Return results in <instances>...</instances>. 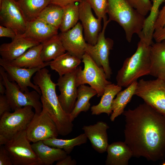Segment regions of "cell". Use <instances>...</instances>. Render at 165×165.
Returning a JSON list of instances; mask_svg holds the SVG:
<instances>
[{"instance_id":"cell-32","label":"cell","mask_w":165,"mask_h":165,"mask_svg":"<svg viewBox=\"0 0 165 165\" xmlns=\"http://www.w3.org/2000/svg\"><path fill=\"white\" fill-rule=\"evenodd\" d=\"M63 13L59 29L61 32H66L73 27L79 20V4H69L63 7Z\"/></svg>"},{"instance_id":"cell-1","label":"cell","mask_w":165,"mask_h":165,"mask_svg":"<svg viewBox=\"0 0 165 165\" xmlns=\"http://www.w3.org/2000/svg\"><path fill=\"white\" fill-rule=\"evenodd\" d=\"M124 142L133 156L156 162L165 158V116L146 103L122 114Z\"/></svg>"},{"instance_id":"cell-11","label":"cell","mask_w":165,"mask_h":165,"mask_svg":"<svg viewBox=\"0 0 165 165\" xmlns=\"http://www.w3.org/2000/svg\"><path fill=\"white\" fill-rule=\"evenodd\" d=\"M25 131L28 140L33 143L57 138L59 134L54 122L43 108L40 113H35Z\"/></svg>"},{"instance_id":"cell-23","label":"cell","mask_w":165,"mask_h":165,"mask_svg":"<svg viewBox=\"0 0 165 165\" xmlns=\"http://www.w3.org/2000/svg\"><path fill=\"white\" fill-rule=\"evenodd\" d=\"M31 146L42 165H52L68 155L64 150L49 146L42 141L33 143Z\"/></svg>"},{"instance_id":"cell-18","label":"cell","mask_w":165,"mask_h":165,"mask_svg":"<svg viewBox=\"0 0 165 165\" xmlns=\"http://www.w3.org/2000/svg\"><path fill=\"white\" fill-rule=\"evenodd\" d=\"M40 43L20 35H17L10 42L1 45V58L6 61H11L21 56L29 48Z\"/></svg>"},{"instance_id":"cell-13","label":"cell","mask_w":165,"mask_h":165,"mask_svg":"<svg viewBox=\"0 0 165 165\" xmlns=\"http://www.w3.org/2000/svg\"><path fill=\"white\" fill-rule=\"evenodd\" d=\"M76 75L77 69L72 72L59 76L56 83L60 92L58 96L59 102L63 110L69 115L74 107L77 96Z\"/></svg>"},{"instance_id":"cell-19","label":"cell","mask_w":165,"mask_h":165,"mask_svg":"<svg viewBox=\"0 0 165 165\" xmlns=\"http://www.w3.org/2000/svg\"><path fill=\"white\" fill-rule=\"evenodd\" d=\"M58 29L44 21L37 18L27 21L24 33L20 35L42 43L58 34Z\"/></svg>"},{"instance_id":"cell-38","label":"cell","mask_w":165,"mask_h":165,"mask_svg":"<svg viewBox=\"0 0 165 165\" xmlns=\"http://www.w3.org/2000/svg\"><path fill=\"white\" fill-rule=\"evenodd\" d=\"M164 3L158 13L154 25V30L158 28H165V2Z\"/></svg>"},{"instance_id":"cell-15","label":"cell","mask_w":165,"mask_h":165,"mask_svg":"<svg viewBox=\"0 0 165 165\" xmlns=\"http://www.w3.org/2000/svg\"><path fill=\"white\" fill-rule=\"evenodd\" d=\"M0 65L8 75L16 82L21 91H28V87H29L36 91L41 95L40 89L38 86L31 82V78L34 74L42 68H29L17 67L12 64L9 62L5 61L1 58Z\"/></svg>"},{"instance_id":"cell-36","label":"cell","mask_w":165,"mask_h":165,"mask_svg":"<svg viewBox=\"0 0 165 165\" xmlns=\"http://www.w3.org/2000/svg\"><path fill=\"white\" fill-rule=\"evenodd\" d=\"M12 110L11 105L5 94L0 95V116Z\"/></svg>"},{"instance_id":"cell-12","label":"cell","mask_w":165,"mask_h":165,"mask_svg":"<svg viewBox=\"0 0 165 165\" xmlns=\"http://www.w3.org/2000/svg\"><path fill=\"white\" fill-rule=\"evenodd\" d=\"M1 25L13 30L17 35L23 34L27 21L15 0H0Z\"/></svg>"},{"instance_id":"cell-5","label":"cell","mask_w":165,"mask_h":165,"mask_svg":"<svg viewBox=\"0 0 165 165\" xmlns=\"http://www.w3.org/2000/svg\"><path fill=\"white\" fill-rule=\"evenodd\" d=\"M33 108L25 106L0 117V145H4L19 132L26 130L35 114Z\"/></svg>"},{"instance_id":"cell-27","label":"cell","mask_w":165,"mask_h":165,"mask_svg":"<svg viewBox=\"0 0 165 165\" xmlns=\"http://www.w3.org/2000/svg\"><path fill=\"white\" fill-rule=\"evenodd\" d=\"M137 83V81L133 82L117 94L112 104V112L110 117L112 121H114L116 118L123 112L127 105L134 95Z\"/></svg>"},{"instance_id":"cell-43","label":"cell","mask_w":165,"mask_h":165,"mask_svg":"<svg viewBox=\"0 0 165 165\" xmlns=\"http://www.w3.org/2000/svg\"><path fill=\"white\" fill-rule=\"evenodd\" d=\"M6 90L2 78L0 77V93L1 94H4Z\"/></svg>"},{"instance_id":"cell-20","label":"cell","mask_w":165,"mask_h":165,"mask_svg":"<svg viewBox=\"0 0 165 165\" xmlns=\"http://www.w3.org/2000/svg\"><path fill=\"white\" fill-rule=\"evenodd\" d=\"M106 152V165H127L133 156L132 151L124 142H115L108 145Z\"/></svg>"},{"instance_id":"cell-4","label":"cell","mask_w":165,"mask_h":165,"mask_svg":"<svg viewBox=\"0 0 165 165\" xmlns=\"http://www.w3.org/2000/svg\"><path fill=\"white\" fill-rule=\"evenodd\" d=\"M107 1V13L108 19L116 22L122 28L127 40L130 42L133 35H138L142 30L146 18L132 7L126 0Z\"/></svg>"},{"instance_id":"cell-6","label":"cell","mask_w":165,"mask_h":165,"mask_svg":"<svg viewBox=\"0 0 165 165\" xmlns=\"http://www.w3.org/2000/svg\"><path fill=\"white\" fill-rule=\"evenodd\" d=\"M0 77L6 87L5 94L10 103L12 110H15L26 106H31L35 113H38L42 110L41 95L36 91L23 92L17 83L11 82L8 75L4 69L0 67Z\"/></svg>"},{"instance_id":"cell-44","label":"cell","mask_w":165,"mask_h":165,"mask_svg":"<svg viewBox=\"0 0 165 165\" xmlns=\"http://www.w3.org/2000/svg\"><path fill=\"white\" fill-rule=\"evenodd\" d=\"M16 0V1H17L18 0Z\"/></svg>"},{"instance_id":"cell-10","label":"cell","mask_w":165,"mask_h":165,"mask_svg":"<svg viewBox=\"0 0 165 165\" xmlns=\"http://www.w3.org/2000/svg\"><path fill=\"white\" fill-rule=\"evenodd\" d=\"M102 28L96 43L92 45L86 43L85 52L92 58L99 66L103 67L107 79H110L112 74L110 67L109 57L110 51L112 49L114 42L112 39L105 36L106 28L110 21L106 16L103 19Z\"/></svg>"},{"instance_id":"cell-16","label":"cell","mask_w":165,"mask_h":165,"mask_svg":"<svg viewBox=\"0 0 165 165\" xmlns=\"http://www.w3.org/2000/svg\"><path fill=\"white\" fill-rule=\"evenodd\" d=\"M81 23L78 22L69 30L59 34L66 51L81 60L85 53L86 43Z\"/></svg>"},{"instance_id":"cell-31","label":"cell","mask_w":165,"mask_h":165,"mask_svg":"<svg viewBox=\"0 0 165 165\" xmlns=\"http://www.w3.org/2000/svg\"><path fill=\"white\" fill-rule=\"evenodd\" d=\"M63 13V7L50 3L41 12L38 18L59 29Z\"/></svg>"},{"instance_id":"cell-7","label":"cell","mask_w":165,"mask_h":165,"mask_svg":"<svg viewBox=\"0 0 165 165\" xmlns=\"http://www.w3.org/2000/svg\"><path fill=\"white\" fill-rule=\"evenodd\" d=\"M82 61L83 69L81 66L77 68V86L87 84L96 91L98 97L102 96L105 86L112 82L107 80L103 67L98 66L86 53L83 55Z\"/></svg>"},{"instance_id":"cell-34","label":"cell","mask_w":165,"mask_h":165,"mask_svg":"<svg viewBox=\"0 0 165 165\" xmlns=\"http://www.w3.org/2000/svg\"><path fill=\"white\" fill-rule=\"evenodd\" d=\"M127 2L139 13L145 16L149 13L152 6L150 0H126Z\"/></svg>"},{"instance_id":"cell-22","label":"cell","mask_w":165,"mask_h":165,"mask_svg":"<svg viewBox=\"0 0 165 165\" xmlns=\"http://www.w3.org/2000/svg\"><path fill=\"white\" fill-rule=\"evenodd\" d=\"M150 56L151 66L149 75L165 79V40L151 45Z\"/></svg>"},{"instance_id":"cell-29","label":"cell","mask_w":165,"mask_h":165,"mask_svg":"<svg viewBox=\"0 0 165 165\" xmlns=\"http://www.w3.org/2000/svg\"><path fill=\"white\" fill-rule=\"evenodd\" d=\"M51 0H18L17 3L27 21L37 19Z\"/></svg>"},{"instance_id":"cell-17","label":"cell","mask_w":165,"mask_h":165,"mask_svg":"<svg viewBox=\"0 0 165 165\" xmlns=\"http://www.w3.org/2000/svg\"><path fill=\"white\" fill-rule=\"evenodd\" d=\"M109 128L106 123L98 121L94 125H84L82 128L92 147L99 153L106 151L109 145L107 130Z\"/></svg>"},{"instance_id":"cell-39","label":"cell","mask_w":165,"mask_h":165,"mask_svg":"<svg viewBox=\"0 0 165 165\" xmlns=\"http://www.w3.org/2000/svg\"><path fill=\"white\" fill-rule=\"evenodd\" d=\"M17 35L14 31L11 28L0 25V37H6L13 39Z\"/></svg>"},{"instance_id":"cell-8","label":"cell","mask_w":165,"mask_h":165,"mask_svg":"<svg viewBox=\"0 0 165 165\" xmlns=\"http://www.w3.org/2000/svg\"><path fill=\"white\" fill-rule=\"evenodd\" d=\"M28 140L25 130L20 131L4 145L13 165H42Z\"/></svg>"},{"instance_id":"cell-40","label":"cell","mask_w":165,"mask_h":165,"mask_svg":"<svg viewBox=\"0 0 165 165\" xmlns=\"http://www.w3.org/2000/svg\"><path fill=\"white\" fill-rule=\"evenodd\" d=\"M152 37L157 42L165 40V28L155 29L153 33Z\"/></svg>"},{"instance_id":"cell-14","label":"cell","mask_w":165,"mask_h":165,"mask_svg":"<svg viewBox=\"0 0 165 165\" xmlns=\"http://www.w3.org/2000/svg\"><path fill=\"white\" fill-rule=\"evenodd\" d=\"M79 20L83 28L85 39L87 43L95 45L102 30V19L95 17L87 0H82L79 2Z\"/></svg>"},{"instance_id":"cell-24","label":"cell","mask_w":165,"mask_h":165,"mask_svg":"<svg viewBox=\"0 0 165 165\" xmlns=\"http://www.w3.org/2000/svg\"><path fill=\"white\" fill-rule=\"evenodd\" d=\"M122 89L118 85L112 83L107 85L99 103L92 106L91 111L92 115H98L105 113L109 116L112 112V104L115 96Z\"/></svg>"},{"instance_id":"cell-28","label":"cell","mask_w":165,"mask_h":165,"mask_svg":"<svg viewBox=\"0 0 165 165\" xmlns=\"http://www.w3.org/2000/svg\"><path fill=\"white\" fill-rule=\"evenodd\" d=\"M41 43L42 48L41 56L44 62L53 61L66 52L58 34Z\"/></svg>"},{"instance_id":"cell-42","label":"cell","mask_w":165,"mask_h":165,"mask_svg":"<svg viewBox=\"0 0 165 165\" xmlns=\"http://www.w3.org/2000/svg\"><path fill=\"white\" fill-rule=\"evenodd\" d=\"M82 0H51V3L59 5L62 7L72 3L80 2Z\"/></svg>"},{"instance_id":"cell-21","label":"cell","mask_w":165,"mask_h":165,"mask_svg":"<svg viewBox=\"0 0 165 165\" xmlns=\"http://www.w3.org/2000/svg\"><path fill=\"white\" fill-rule=\"evenodd\" d=\"M42 48L40 43L29 48L21 56L9 62L13 65L23 68H45L49 66V62H45L42 60L41 56Z\"/></svg>"},{"instance_id":"cell-33","label":"cell","mask_w":165,"mask_h":165,"mask_svg":"<svg viewBox=\"0 0 165 165\" xmlns=\"http://www.w3.org/2000/svg\"><path fill=\"white\" fill-rule=\"evenodd\" d=\"M152 8L146 18L142 32L145 35L152 36L154 31V25L159 12V8L165 0H152Z\"/></svg>"},{"instance_id":"cell-9","label":"cell","mask_w":165,"mask_h":165,"mask_svg":"<svg viewBox=\"0 0 165 165\" xmlns=\"http://www.w3.org/2000/svg\"><path fill=\"white\" fill-rule=\"evenodd\" d=\"M134 95L165 116V79H141L138 82Z\"/></svg>"},{"instance_id":"cell-25","label":"cell","mask_w":165,"mask_h":165,"mask_svg":"<svg viewBox=\"0 0 165 165\" xmlns=\"http://www.w3.org/2000/svg\"><path fill=\"white\" fill-rule=\"evenodd\" d=\"M81 61V59L67 52L50 61L49 66L61 76L75 71Z\"/></svg>"},{"instance_id":"cell-2","label":"cell","mask_w":165,"mask_h":165,"mask_svg":"<svg viewBox=\"0 0 165 165\" xmlns=\"http://www.w3.org/2000/svg\"><path fill=\"white\" fill-rule=\"evenodd\" d=\"M49 70L45 68L38 71L33 77V83L41 91L40 101L42 108L55 124L59 134L66 136L73 130V124L69 115L63 109L56 92L57 84L52 80Z\"/></svg>"},{"instance_id":"cell-26","label":"cell","mask_w":165,"mask_h":165,"mask_svg":"<svg viewBox=\"0 0 165 165\" xmlns=\"http://www.w3.org/2000/svg\"><path fill=\"white\" fill-rule=\"evenodd\" d=\"M97 95L96 91L90 86L83 84L78 87L76 100L74 107L69 114L72 122L81 112H86L88 111L90 106V99Z\"/></svg>"},{"instance_id":"cell-37","label":"cell","mask_w":165,"mask_h":165,"mask_svg":"<svg viewBox=\"0 0 165 165\" xmlns=\"http://www.w3.org/2000/svg\"><path fill=\"white\" fill-rule=\"evenodd\" d=\"M0 145V165H13L10 156L4 145Z\"/></svg>"},{"instance_id":"cell-30","label":"cell","mask_w":165,"mask_h":165,"mask_svg":"<svg viewBox=\"0 0 165 165\" xmlns=\"http://www.w3.org/2000/svg\"><path fill=\"white\" fill-rule=\"evenodd\" d=\"M87 139L84 133L71 139H63L53 138L44 140L42 141L49 146L64 150L68 155L75 146L86 143Z\"/></svg>"},{"instance_id":"cell-3","label":"cell","mask_w":165,"mask_h":165,"mask_svg":"<svg viewBox=\"0 0 165 165\" xmlns=\"http://www.w3.org/2000/svg\"><path fill=\"white\" fill-rule=\"evenodd\" d=\"M138 36L140 40L135 52L125 60L117 72V84L122 87H128L141 77L149 75L150 72V48L152 41L141 34Z\"/></svg>"},{"instance_id":"cell-41","label":"cell","mask_w":165,"mask_h":165,"mask_svg":"<svg viewBox=\"0 0 165 165\" xmlns=\"http://www.w3.org/2000/svg\"><path fill=\"white\" fill-rule=\"evenodd\" d=\"M77 162L75 159H72L71 156L67 155L66 156L57 162L56 165H75Z\"/></svg>"},{"instance_id":"cell-35","label":"cell","mask_w":165,"mask_h":165,"mask_svg":"<svg viewBox=\"0 0 165 165\" xmlns=\"http://www.w3.org/2000/svg\"><path fill=\"white\" fill-rule=\"evenodd\" d=\"M98 18L103 19L106 16L107 0H87Z\"/></svg>"}]
</instances>
